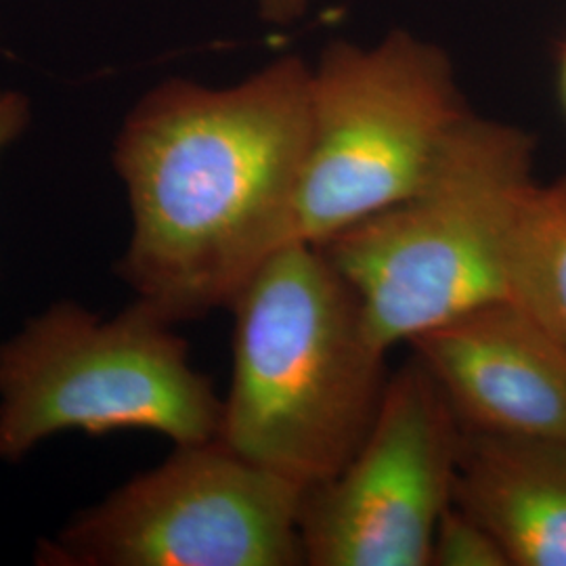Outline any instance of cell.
I'll list each match as a JSON object with an SVG mask.
<instances>
[{
    "label": "cell",
    "instance_id": "cell-1",
    "mask_svg": "<svg viewBox=\"0 0 566 566\" xmlns=\"http://www.w3.org/2000/svg\"><path fill=\"white\" fill-rule=\"evenodd\" d=\"M311 124V63L229 86L168 78L126 114L112 160L130 238L118 275L166 324L229 306L283 245Z\"/></svg>",
    "mask_w": 566,
    "mask_h": 566
},
{
    "label": "cell",
    "instance_id": "cell-3",
    "mask_svg": "<svg viewBox=\"0 0 566 566\" xmlns=\"http://www.w3.org/2000/svg\"><path fill=\"white\" fill-rule=\"evenodd\" d=\"M535 147L523 128L470 114L416 193L317 245L385 350L506 298L507 240L535 182Z\"/></svg>",
    "mask_w": 566,
    "mask_h": 566
},
{
    "label": "cell",
    "instance_id": "cell-8",
    "mask_svg": "<svg viewBox=\"0 0 566 566\" xmlns=\"http://www.w3.org/2000/svg\"><path fill=\"white\" fill-rule=\"evenodd\" d=\"M468 432L566 439V343L506 298L411 340Z\"/></svg>",
    "mask_w": 566,
    "mask_h": 566
},
{
    "label": "cell",
    "instance_id": "cell-9",
    "mask_svg": "<svg viewBox=\"0 0 566 566\" xmlns=\"http://www.w3.org/2000/svg\"><path fill=\"white\" fill-rule=\"evenodd\" d=\"M453 504L497 539L510 566H566V439L462 430Z\"/></svg>",
    "mask_w": 566,
    "mask_h": 566
},
{
    "label": "cell",
    "instance_id": "cell-5",
    "mask_svg": "<svg viewBox=\"0 0 566 566\" xmlns=\"http://www.w3.org/2000/svg\"><path fill=\"white\" fill-rule=\"evenodd\" d=\"M223 399L181 336L142 304L105 319L61 301L0 344V460L70 430H151L175 446L219 437Z\"/></svg>",
    "mask_w": 566,
    "mask_h": 566
},
{
    "label": "cell",
    "instance_id": "cell-6",
    "mask_svg": "<svg viewBox=\"0 0 566 566\" xmlns=\"http://www.w3.org/2000/svg\"><path fill=\"white\" fill-rule=\"evenodd\" d=\"M306 489L219 439L175 446L42 542L44 566H301Z\"/></svg>",
    "mask_w": 566,
    "mask_h": 566
},
{
    "label": "cell",
    "instance_id": "cell-4",
    "mask_svg": "<svg viewBox=\"0 0 566 566\" xmlns=\"http://www.w3.org/2000/svg\"><path fill=\"white\" fill-rule=\"evenodd\" d=\"M470 114L432 42L390 32L374 46H325L311 65L308 139L283 245H319L416 193Z\"/></svg>",
    "mask_w": 566,
    "mask_h": 566
},
{
    "label": "cell",
    "instance_id": "cell-10",
    "mask_svg": "<svg viewBox=\"0 0 566 566\" xmlns=\"http://www.w3.org/2000/svg\"><path fill=\"white\" fill-rule=\"evenodd\" d=\"M506 298L566 343V172L526 191L507 240Z\"/></svg>",
    "mask_w": 566,
    "mask_h": 566
},
{
    "label": "cell",
    "instance_id": "cell-14",
    "mask_svg": "<svg viewBox=\"0 0 566 566\" xmlns=\"http://www.w3.org/2000/svg\"><path fill=\"white\" fill-rule=\"evenodd\" d=\"M556 84H558V97L566 114V41L560 44L558 61H556Z\"/></svg>",
    "mask_w": 566,
    "mask_h": 566
},
{
    "label": "cell",
    "instance_id": "cell-13",
    "mask_svg": "<svg viewBox=\"0 0 566 566\" xmlns=\"http://www.w3.org/2000/svg\"><path fill=\"white\" fill-rule=\"evenodd\" d=\"M311 0H254L261 20L273 25H287L301 20Z\"/></svg>",
    "mask_w": 566,
    "mask_h": 566
},
{
    "label": "cell",
    "instance_id": "cell-11",
    "mask_svg": "<svg viewBox=\"0 0 566 566\" xmlns=\"http://www.w3.org/2000/svg\"><path fill=\"white\" fill-rule=\"evenodd\" d=\"M430 566H510V563L485 526L451 502L432 535Z\"/></svg>",
    "mask_w": 566,
    "mask_h": 566
},
{
    "label": "cell",
    "instance_id": "cell-7",
    "mask_svg": "<svg viewBox=\"0 0 566 566\" xmlns=\"http://www.w3.org/2000/svg\"><path fill=\"white\" fill-rule=\"evenodd\" d=\"M462 426L416 359L390 374L378 418L343 470L306 489L304 565L430 566L453 502Z\"/></svg>",
    "mask_w": 566,
    "mask_h": 566
},
{
    "label": "cell",
    "instance_id": "cell-2",
    "mask_svg": "<svg viewBox=\"0 0 566 566\" xmlns=\"http://www.w3.org/2000/svg\"><path fill=\"white\" fill-rule=\"evenodd\" d=\"M233 367L219 441L304 489L364 446L390 374L350 285L313 243L273 252L227 306Z\"/></svg>",
    "mask_w": 566,
    "mask_h": 566
},
{
    "label": "cell",
    "instance_id": "cell-12",
    "mask_svg": "<svg viewBox=\"0 0 566 566\" xmlns=\"http://www.w3.org/2000/svg\"><path fill=\"white\" fill-rule=\"evenodd\" d=\"M30 122V97L18 88H0V156L28 130Z\"/></svg>",
    "mask_w": 566,
    "mask_h": 566
}]
</instances>
